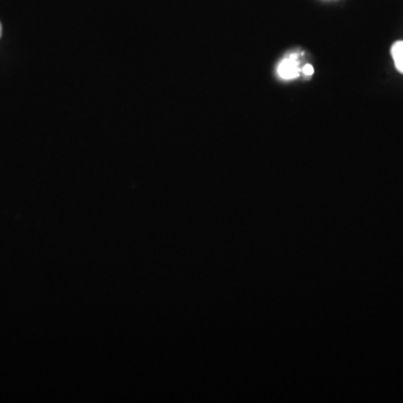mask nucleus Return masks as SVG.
Segmentation results:
<instances>
[{
	"label": "nucleus",
	"instance_id": "nucleus-1",
	"mask_svg": "<svg viewBox=\"0 0 403 403\" xmlns=\"http://www.w3.org/2000/svg\"><path fill=\"white\" fill-rule=\"evenodd\" d=\"M299 63L296 59L288 57L279 64L278 73L285 80H291L299 77Z\"/></svg>",
	"mask_w": 403,
	"mask_h": 403
},
{
	"label": "nucleus",
	"instance_id": "nucleus-2",
	"mask_svg": "<svg viewBox=\"0 0 403 403\" xmlns=\"http://www.w3.org/2000/svg\"><path fill=\"white\" fill-rule=\"evenodd\" d=\"M392 59L395 61V66L397 71L403 75V42H397L391 48Z\"/></svg>",
	"mask_w": 403,
	"mask_h": 403
},
{
	"label": "nucleus",
	"instance_id": "nucleus-3",
	"mask_svg": "<svg viewBox=\"0 0 403 403\" xmlns=\"http://www.w3.org/2000/svg\"><path fill=\"white\" fill-rule=\"evenodd\" d=\"M302 72H304L306 75H314V68H313L311 64H307V66H304V68H302Z\"/></svg>",
	"mask_w": 403,
	"mask_h": 403
},
{
	"label": "nucleus",
	"instance_id": "nucleus-4",
	"mask_svg": "<svg viewBox=\"0 0 403 403\" xmlns=\"http://www.w3.org/2000/svg\"><path fill=\"white\" fill-rule=\"evenodd\" d=\"M0 37H1V25H0Z\"/></svg>",
	"mask_w": 403,
	"mask_h": 403
}]
</instances>
